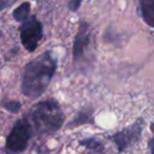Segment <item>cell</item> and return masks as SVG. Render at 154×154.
I'll list each match as a JSON object with an SVG mask.
<instances>
[{
	"instance_id": "3",
	"label": "cell",
	"mask_w": 154,
	"mask_h": 154,
	"mask_svg": "<svg viewBox=\"0 0 154 154\" xmlns=\"http://www.w3.org/2000/svg\"><path fill=\"white\" fill-rule=\"evenodd\" d=\"M21 45L29 53H32L38 48L43 37V26L35 15L30 16L19 28Z\"/></svg>"
},
{
	"instance_id": "5",
	"label": "cell",
	"mask_w": 154,
	"mask_h": 154,
	"mask_svg": "<svg viewBox=\"0 0 154 154\" xmlns=\"http://www.w3.org/2000/svg\"><path fill=\"white\" fill-rule=\"evenodd\" d=\"M92 41V31L91 26L86 20L82 19L79 21L78 30L75 35L73 42V60L74 63L82 61L87 50L89 49Z\"/></svg>"
},
{
	"instance_id": "13",
	"label": "cell",
	"mask_w": 154,
	"mask_h": 154,
	"mask_svg": "<svg viewBox=\"0 0 154 154\" xmlns=\"http://www.w3.org/2000/svg\"><path fill=\"white\" fill-rule=\"evenodd\" d=\"M17 0H0V12L11 8Z\"/></svg>"
},
{
	"instance_id": "10",
	"label": "cell",
	"mask_w": 154,
	"mask_h": 154,
	"mask_svg": "<svg viewBox=\"0 0 154 154\" xmlns=\"http://www.w3.org/2000/svg\"><path fill=\"white\" fill-rule=\"evenodd\" d=\"M2 107L11 113H17L21 109V103L18 100H5L2 103Z\"/></svg>"
},
{
	"instance_id": "11",
	"label": "cell",
	"mask_w": 154,
	"mask_h": 154,
	"mask_svg": "<svg viewBox=\"0 0 154 154\" xmlns=\"http://www.w3.org/2000/svg\"><path fill=\"white\" fill-rule=\"evenodd\" d=\"M79 143L82 146H85V147H87L88 149H93V150L100 149V147H101L100 141H98L97 139H95V138L84 139V140H80Z\"/></svg>"
},
{
	"instance_id": "1",
	"label": "cell",
	"mask_w": 154,
	"mask_h": 154,
	"mask_svg": "<svg viewBox=\"0 0 154 154\" xmlns=\"http://www.w3.org/2000/svg\"><path fill=\"white\" fill-rule=\"evenodd\" d=\"M58 66L57 56L47 50L26 64L21 78V93L29 98H38L49 88Z\"/></svg>"
},
{
	"instance_id": "7",
	"label": "cell",
	"mask_w": 154,
	"mask_h": 154,
	"mask_svg": "<svg viewBox=\"0 0 154 154\" xmlns=\"http://www.w3.org/2000/svg\"><path fill=\"white\" fill-rule=\"evenodd\" d=\"M139 10L143 21L150 26H154V0H138Z\"/></svg>"
},
{
	"instance_id": "14",
	"label": "cell",
	"mask_w": 154,
	"mask_h": 154,
	"mask_svg": "<svg viewBox=\"0 0 154 154\" xmlns=\"http://www.w3.org/2000/svg\"><path fill=\"white\" fill-rule=\"evenodd\" d=\"M149 148L151 150V154H154V136L149 140Z\"/></svg>"
},
{
	"instance_id": "15",
	"label": "cell",
	"mask_w": 154,
	"mask_h": 154,
	"mask_svg": "<svg viewBox=\"0 0 154 154\" xmlns=\"http://www.w3.org/2000/svg\"><path fill=\"white\" fill-rule=\"evenodd\" d=\"M151 130H152V131H153V132H154V122H153V124L151 125Z\"/></svg>"
},
{
	"instance_id": "8",
	"label": "cell",
	"mask_w": 154,
	"mask_h": 154,
	"mask_svg": "<svg viewBox=\"0 0 154 154\" xmlns=\"http://www.w3.org/2000/svg\"><path fill=\"white\" fill-rule=\"evenodd\" d=\"M92 122H94V119H93V109H91V108H85V109L80 110L76 114L74 119L71 122L70 126L77 127L82 124H92Z\"/></svg>"
},
{
	"instance_id": "9",
	"label": "cell",
	"mask_w": 154,
	"mask_h": 154,
	"mask_svg": "<svg viewBox=\"0 0 154 154\" xmlns=\"http://www.w3.org/2000/svg\"><path fill=\"white\" fill-rule=\"evenodd\" d=\"M30 11H31V3L29 1H24L21 5H19L15 10L13 11V18L19 23L24 22L29 17H30Z\"/></svg>"
},
{
	"instance_id": "4",
	"label": "cell",
	"mask_w": 154,
	"mask_h": 154,
	"mask_svg": "<svg viewBox=\"0 0 154 154\" xmlns=\"http://www.w3.org/2000/svg\"><path fill=\"white\" fill-rule=\"evenodd\" d=\"M32 136V125L26 117L17 120L7 137L5 146L12 152H21L28 146Z\"/></svg>"
},
{
	"instance_id": "2",
	"label": "cell",
	"mask_w": 154,
	"mask_h": 154,
	"mask_svg": "<svg viewBox=\"0 0 154 154\" xmlns=\"http://www.w3.org/2000/svg\"><path fill=\"white\" fill-rule=\"evenodd\" d=\"M26 118L39 134H52L63 125L64 114L56 99L48 98L33 105Z\"/></svg>"
},
{
	"instance_id": "6",
	"label": "cell",
	"mask_w": 154,
	"mask_h": 154,
	"mask_svg": "<svg viewBox=\"0 0 154 154\" xmlns=\"http://www.w3.org/2000/svg\"><path fill=\"white\" fill-rule=\"evenodd\" d=\"M143 120L141 118L137 119L133 125L130 127L124 129L120 132H117L112 136L113 141L117 146V149L119 152L124 151L126 148H128L130 145L136 143L139 139L143 132Z\"/></svg>"
},
{
	"instance_id": "12",
	"label": "cell",
	"mask_w": 154,
	"mask_h": 154,
	"mask_svg": "<svg viewBox=\"0 0 154 154\" xmlns=\"http://www.w3.org/2000/svg\"><path fill=\"white\" fill-rule=\"evenodd\" d=\"M82 0H70L68 3V8L71 12H77L82 5Z\"/></svg>"
}]
</instances>
